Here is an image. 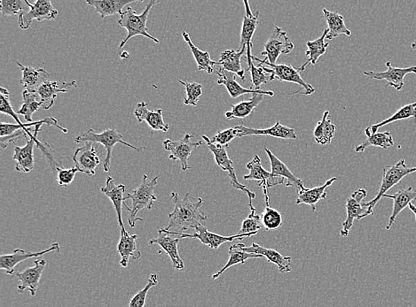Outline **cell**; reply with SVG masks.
Masks as SVG:
<instances>
[{
	"instance_id": "d6a6232c",
	"label": "cell",
	"mask_w": 416,
	"mask_h": 307,
	"mask_svg": "<svg viewBox=\"0 0 416 307\" xmlns=\"http://www.w3.org/2000/svg\"><path fill=\"white\" fill-rule=\"evenodd\" d=\"M246 14L242 21L241 31V44L239 49L247 48V46H252V39H253L255 31H256L258 24H260V12L256 15L252 14L248 2L244 0Z\"/></svg>"
},
{
	"instance_id": "7a4b0ae2",
	"label": "cell",
	"mask_w": 416,
	"mask_h": 307,
	"mask_svg": "<svg viewBox=\"0 0 416 307\" xmlns=\"http://www.w3.org/2000/svg\"><path fill=\"white\" fill-rule=\"evenodd\" d=\"M159 176L154 177L151 181L147 178V175H144L143 182L137 189H135L132 193H128L125 198V202L132 201V205L130 210V216L128 218V223L132 227L136 226L138 221H143V218L137 217L138 212L147 209L151 210L153 205L157 201L156 195L154 194L157 183H159Z\"/></svg>"
},
{
	"instance_id": "74e56055",
	"label": "cell",
	"mask_w": 416,
	"mask_h": 307,
	"mask_svg": "<svg viewBox=\"0 0 416 307\" xmlns=\"http://www.w3.org/2000/svg\"><path fill=\"white\" fill-rule=\"evenodd\" d=\"M409 119H415L416 121V102L406 104V106H402L401 109L397 111V112L394 113L393 115L390 116V118L383 120V121L377 123V124L368 127V128L365 129V135H367V137H370V136L376 134L378 129L382 128L383 126L396 122L405 121V120Z\"/></svg>"
},
{
	"instance_id": "b9f144b4",
	"label": "cell",
	"mask_w": 416,
	"mask_h": 307,
	"mask_svg": "<svg viewBox=\"0 0 416 307\" xmlns=\"http://www.w3.org/2000/svg\"><path fill=\"white\" fill-rule=\"evenodd\" d=\"M329 111H326L324 113L323 120L317 123L316 128L314 129V136L315 141L320 145H330L336 131V125H334L329 121Z\"/></svg>"
},
{
	"instance_id": "9f6ffc18",
	"label": "cell",
	"mask_w": 416,
	"mask_h": 307,
	"mask_svg": "<svg viewBox=\"0 0 416 307\" xmlns=\"http://www.w3.org/2000/svg\"><path fill=\"white\" fill-rule=\"evenodd\" d=\"M412 49L416 50V42L412 44Z\"/></svg>"
},
{
	"instance_id": "4fadbf2b",
	"label": "cell",
	"mask_w": 416,
	"mask_h": 307,
	"mask_svg": "<svg viewBox=\"0 0 416 307\" xmlns=\"http://www.w3.org/2000/svg\"><path fill=\"white\" fill-rule=\"evenodd\" d=\"M387 71L374 72L365 71L364 75L371 79L376 80L387 81V87H393L397 91L402 90L405 86L404 79L409 74H416V66H409V68H394L390 62L386 63Z\"/></svg>"
},
{
	"instance_id": "7c38bea8",
	"label": "cell",
	"mask_w": 416,
	"mask_h": 307,
	"mask_svg": "<svg viewBox=\"0 0 416 307\" xmlns=\"http://www.w3.org/2000/svg\"><path fill=\"white\" fill-rule=\"evenodd\" d=\"M30 11L19 17V26L21 30H26L31 24L37 21H51L58 17V10L53 6L51 1L47 0H37L34 4L27 1Z\"/></svg>"
},
{
	"instance_id": "681fc988",
	"label": "cell",
	"mask_w": 416,
	"mask_h": 307,
	"mask_svg": "<svg viewBox=\"0 0 416 307\" xmlns=\"http://www.w3.org/2000/svg\"><path fill=\"white\" fill-rule=\"evenodd\" d=\"M157 283H159L157 275L154 274L151 275L147 286H145L143 290L138 291L136 295H134V297H132L130 300V303H129V307H145L147 293L150 292L151 288L156 286Z\"/></svg>"
},
{
	"instance_id": "9c48e42d",
	"label": "cell",
	"mask_w": 416,
	"mask_h": 307,
	"mask_svg": "<svg viewBox=\"0 0 416 307\" xmlns=\"http://www.w3.org/2000/svg\"><path fill=\"white\" fill-rule=\"evenodd\" d=\"M163 231L167 234H169V235L179 236L181 239H198L201 243H204V245L209 246L210 248L214 250L219 249L224 243L235 241L236 239L242 240L244 237H251L257 235V234L251 233L245 234V235H239V234H236V235L234 236H225L219 235V234L210 232V231L208 230L207 227H204L203 224H200L199 226L197 227L195 233L193 234V235H190V234L176 232V231L167 230L166 229H163Z\"/></svg>"
},
{
	"instance_id": "f5cc1de1",
	"label": "cell",
	"mask_w": 416,
	"mask_h": 307,
	"mask_svg": "<svg viewBox=\"0 0 416 307\" xmlns=\"http://www.w3.org/2000/svg\"><path fill=\"white\" fill-rule=\"evenodd\" d=\"M408 207H409V209H410V210L413 212V213H414V214L415 215V221H416V205L411 203L410 205H409Z\"/></svg>"
},
{
	"instance_id": "5b68a950",
	"label": "cell",
	"mask_w": 416,
	"mask_h": 307,
	"mask_svg": "<svg viewBox=\"0 0 416 307\" xmlns=\"http://www.w3.org/2000/svg\"><path fill=\"white\" fill-rule=\"evenodd\" d=\"M413 173H416V167H408L406 166L404 159L400 160L398 163L393 165V166L384 167L379 192L372 201L364 202L365 205L374 209L378 202L381 201V198H383V196L386 194L387 192H389L394 186L399 185L406 176Z\"/></svg>"
},
{
	"instance_id": "7bdbcfd3",
	"label": "cell",
	"mask_w": 416,
	"mask_h": 307,
	"mask_svg": "<svg viewBox=\"0 0 416 307\" xmlns=\"http://www.w3.org/2000/svg\"><path fill=\"white\" fill-rule=\"evenodd\" d=\"M264 201H266V209L261 215V223L266 230H275L283 225L282 214L270 205L269 195H268L266 187H262Z\"/></svg>"
},
{
	"instance_id": "8d00e7d4",
	"label": "cell",
	"mask_w": 416,
	"mask_h": 307,
	"mask_svg": "<svg viewBox=\"0 0 416 307\" xmlns=\"http://www.w3.org/2000/svg\"><path fill=\"white\" fill-rule=\"evenodd\" d=\"M327 33H329V30L326 28V30H324L323 34L321 35V37H319V39L314 41H308L307 43L308 50H307V53H305V55L308 57V59L300 66V68H298L300 72H304L305 68H307L309 64H316L320 57L325 55L327 47L329 46V44L326 43L325 41Z\"/></svg>"
},
{
	"instance_id": "7402d4cb",
	"label": "cell",
	"mask_w": 416,
	"mask_h": 307,
	"mask_svg": "<svg viewBox=\"0 0 416 307\" xmlns=\"http://www.w3.org/2000/svg\"><path fill=\"white\" fill-rule=\"evenodd\" d=\"M244 251L248 253H253L263 256L267 259L268 262L275 264L282 274L289 273L292 270V258L287 257L280 254L279 252L273 249L264 248V247L257 245L256 243H252L250 247L244 245Z\"/></svg>"
},
{
	"instance_id": "f546056e",
	"label": "cell",
	"mask_w": 416,
	"mask_h": 307,
	"mask_svg": "<svg viewBox=\"0 0 416 307\" xmlns=\"http://www.w3.org/2000/svg\"><path fill=\"white\" fill-rule=\"evenodd\" d=\"M100 191L111 201L113 205H114L116 215H118L120 229L125 227L124 223H123L122 207L125 203L124 194L125 192V185H116L115 180L111 176H109L106 180V185L102 187Z\"/></svg>"
},
{
	"instance_id": "277c9868",
	"label": "cell",
	"mask_w": 416,
	"mask_h": 307,
	"mask_svg": "<svg viewBox=\"0 0 416 307\" xmlns=\"http://www.w3.org/2000/svg\"><path fill=\"white\" fill-rule=\"evenodd\" d=\"M159 3V1H156V0H151L149 4L147 5L146 9L141 15H138L136 11H134L131 6H128V8L120 15L118 24L120 26L125 28L128 34L120 44L119 50H121L132 37L136 36H143L154 41V43H160L159 39L147 32V18H149L151 9Z\"/></svg>"
},
{
	"instance_id": "f1b7e54d",
	"label": "cell",
	"mask_w": 416,
	"mask_h": 307,
	"mask_svg": "<svg viewBox=\"0 0 416 307\" xmlns=\"http://www.w3.org/2000/svg\"><path fill=\"white\" fill-rule=\"evenodd\" d=\"M383 198H390L393 201L392 215L390 216L389 223H388L386 227V230H390L392 229L393 224L395 223L399 214L406 207H409L412 201H416V189H413V187H408V188L400 189L395 194H386Z\"/></svg>"
},
{
	"instance_id": "836d02e7",
	"label": "cell",
	"mask_w": 416,
	"mask_h": 307,
	"mask_svg": "<svg viewBox=\"0 0 416 307\" xmlns=\"http://www.w3.org/2000/svg\"><path fill=\"white\" fill-rule=\"evenodd\" d=\"M134 2L137 0H87V4L96 8L103 19L116 14L121 15L124 12L123 8Z\"/></svg>"
},
{
	"instance_id": "f907efd6",
	"label": "cell",
	"mask_w": 416,
	"mask_h": 307,
	"mask_svg": "<svg viewBox=\"0 0 416 307\" xmlns=\"http://www.w3.org/2000/svg\"><path fill=\"white\" fill-rule=\"evenodd\" d=\"M235 138H238V132L237 129H236V127H234V128L217 132L212 139H211V142H212L213 144L222 145V147L228 148L229 144L231 143Z\"/></svg>"
},
{
	"instance_id": "5bb4252c",
	"label": "cell",
	"mask_w": 416,
	"mask_h": 307,
	"mask_svg": "<svg viewBox=\"0 0 416 307\" xmlns=\"http://www.w3.org/2000/svg\"><path fill=\"white\" fill-rule=\"evenodd\" d=\"M41 126H37L36 132L33 137L25 138L27 139V144L23 147L15 145V154L12 160L17 161L15 169L20 173H30L34 169V147L35 145H39V141L37 140V134L41 131Z\"/></svg>"
},
{
	"instance_id": "e575fe53",
	"label": "cell",
	"mask_w": 416,
	"mask_h": 307,
	"mask_svg": "<svg viewBox=\"0 0 416 307\" xmlns=\"http://www.w3.org/2000/svg\"><path fill=\"white\" fill-rule=\"evenodd\" d=\"M323 12L326 19L327 30H329L326 37L327 40H332L341 35H345L346 37L351 36L352 31L346 26L345 17L342 15L331 12L326 8H323Z\"/></svg>"
},
{
	"instance_id": "ab89813d",
	"label": "cell",
	"mask_w": 416,
	"mask_h": 307,
	"mask_svg": "<svg viewBox=\"0 0 416 307\" xmlns=\"http://www.w3.org/2000/svg\"><path fill=\"white\" fill-rule=\"evenodd\" d=\"M182 36L183 39L188 43V46L190 47L191 52L193 53L195 62H197L198 71H206L208 74H212L213 72H216L214 66L217 65V62L211 59L210 53L203 52V50L195 46L194 43L192 42L190 36L186 31H183Z\"/></svg>"
},
{
	"instance_id": "60d3db41",
	"label": "cell",
	"mask_w": 416,
	"mask_h": 307,
	"mask_svg": "<svg viewBox=\"0 0 416 307\" xmlns=\"http://www.w3.org/2000/svg\"><path fill=\"white\" fill-rule=\"evenodd\" d=\"M251 49L252 46H247V50H246L245 59L248 63V68L246 71H250L251 73V82L253 84L255 90H260L261 85L268 84V82L273 81L274 79L272 75L264 71L263 66H256L254 65Z\"/></svg>"
},
{
	"instance_id": "7dc6e473",
	"label": "cell",
	"mask_w": 416,
	"mask_h": 307,
	"mask_svg": "<svg viewBox=\"0 0 416 307\" xmlns=\"http://www.w3.org/2000/svg\"><path fill=\"white\" fill-rule=\"evenodd\" d=\"M0 10L6 17H14L15 15L20 17L30 8L27 0H0Z\"/></svg>"
},
{
	"instance_id": "c3c4849f",
	"label": "cell",
	"mask_w": 416,
	"mask_h": 307,
	"mask_svg": "<svg viewBox=\"0 0 416 307\" xmlns=\"http://www.w3.org/2000/svg\"><path fill=\"white\" fill-rule=\"evenodd\" d=\"M179 84L185 87L187 91V97L184 100L186 106H197L200 97L203 95V85L197 82H188L182 80L179 81Z\"/></svg>"
},
{
	"instance_id": "8fae6325",
	"label": "cell",
	"mask_w": 416,
	"mask_h": 307,
	"mask_svg": "<svg viewBox=\"0 0 416 307\" xmlns=\"http://www.w3.org/2000/svg\"><path fill=\"white\" fill-rule=\"evenodd\" d=\"M195 134H186L181 140L173 141L166 139L163 141V147L165 151H169V159L172 160H179L181 164L182 171L189 169L188 158L190 157L195 149L201 147L203 142H192V138Z\"/></svg>"
},
{
	"instance_id": "816d5d0a",
	"label": "cell",
	"mask_w": 416,
	"mask_h": 307,
	"mask_svg": "<svg viewBox=\"0 0 416 307\" xmlns=\"http://www.w3.org/2000/svg\"><path fill=\"white\" fill-rule=\"evenodd\" d=\"M57 172V180L60 186L68 187L74 181L75 174L80 172L77 167H71V169H64L62 166H58L55 169Z\"/></svg>"
},
{
	"instance_id": "1f68e13d",
	"label": "cell",
	"mask_w": 416,
	"mask_h": 307,
	"mask_svg": "<svg viewBox=\"0 0 416 307\" xmlns=\"http://www.w3.org/2000/svg\"><path fill=\"white\" fill-rule=\"evenodd\" d=\"M337 182L336 177H333L324 183L323 185L314 187L311 189H305V191L298 192L297 205L305 204L310 205L313 208V212L316 211V204L321 199L327 198L326 189L329 187L332 186L334 183Z\"/></svg>"
},
{
	"instance_id": "db71d44e",
	"label": "cell",
	"mask_w": 416,
	"mask_h": 307,
	"mask_svg": "<svg viewBox=\"0 0 416 307\" xmlns=\"http://www.w3.org/2000/svg\"><path fill=\"white\" fill-rule=\"evenodd\" d=\"M0 93L1 94H6V95H10V93H9V91L8 90H6V89L5 88H0Z\"/></svg>"
},
{
	"instance_id": "30bf717a",
	"label": "cell",
	"mask_w": 416,
	"mask_h": 307,
	"mask_svg": "<svg viewBox=\"0 0 416 307\" xmlns=\"http://www.w3.org/2000/svg\"><path fill=\"white\" fill-rule=\"evenodd\" d=\"M264 52L261 55L266 57V61L271 64H276L277 59L282 55H289L295 48L294 44L282 28L276 27L269 39L264 44Z\"/></svg>"
},
{
	"instance_id": "2e32d148",
	"label": "cell",
	"mask_w": 416,
	"mask_h": 307,
	"mask_svg": "<svg viewBox=\"0 0 416 307\" xmlns=\"http://www.w3.org/2000/svg\"><path fill=\"white\" fill-rule=\"evenodd\" d=\"M60 251H61V247H60L59 243H53L50 248L42 252H26L24 249H15L12 254H4L0 257V268L5 270L6 274L11 275L14 274L15 267L21 262L31 258L39 257V256L45 255L46 253L60 252Z\"/></svg>"
},
{
	"instance_id": "ee69618b",
	"label": "cell",
	"mask_w": 416,
	"mask_h": 307,
	"mask_svg": "<svg viewBox=\"0 0 416 307\" xmlns=\"http://www.w3.org/2000/svg\"><path fill=\"white\" fill-rule=\"evenodd\" d=\"M394 145V140L392 133L389 131L377 132L376 134L368 137L367 140L364 141L361 145H358L355 148L356 153H362L367 150L368 147H380L388 150L390 147Z\"/></svg>"
},
{
	"instance_id": "d590c367",
	"label": "cell",
	"mask_w": 416,
	"mask_h": 307,
	"mask_svg": "<svg viewBox=\"0 0 416 307\" xmlns=\"http://www.w3.org/2000/svg\"><path fill=\"white\" fill-rule=\"evenodd\" d=\"M244 243H239L229 247V259L228 263L222 269H220L217 273L212 275V280H216L219 277H221L233 266L244 264L250 259L263 258V256L244 252V249H242L244 248Z\"/></svg>"
},
{
	"instance_id": "d6986e66",
	"label": "cell",
	"mask_w": 416,
	"mask_h": 307,
	"mask_svg": "<svg viewBox=\"0 0 416 307\" xmlns=\"http://www.w3.org/2000/svg\"><path fill=\"white\" fill-rule=\"evenodd\" d=\"M77 88L78 82L75 81L69 82H59L56 81H47L41 85L37 94L40 97V102L45 110L51 109L55 102L58 93H69V88Z\"/></svg>"
},
{
	"instance_id": "603a6c76",
	"label": "cell",
	"mask_w": 416,
	"mask_h": 307,
	"mask_svg": "<svg viewBox=\"0 0 416 307\" xmlns=\"http://www.w3.org/2000/svg\"><path fill=\"white\" fill-rule=\"evenodd\" d=\"M264 151H266L267 156L269 158L271 169H272V172L271 173L274 176L287 179L286 186L295 188L298 192L305 191L307 188H305L304 183L291 172L285 163H283L282 160L278 159L269 149L264 148Z\"/></svg>"
},
{
	"instance_id": "52a82bcc",
	"label": "cell",
	"mask_w": 416,
	"mask_h": 307,
	"mask_svg": "<svg viewBox=\"0 0 416 307\" xmlns=\"http://www.w3.org/2000/svg\"><path fill=\"white\" fill-rule=\"evenodd\" d=\"M252 59L260 63L263 66L264 71L268 74L272 75L274 80H279L286 82H293L301 85L302 89H305V95H311L315 93V89L310 84L301 77L300 71L299 68H296L291 65H287L284 63L282 64H271L266 59H258L257 57L252 55Z\"/></svg>"
},
{
	"instance_id": "8992f818",
	"label": "cell",
	"mask_w": 416,
	"mask_h": 307,
	"mask_svg": "<svg viewBox=\"0 0 416 307\" xmlns=\"http://www.w3.org/2000/svg\"><path fill=\"white\" fill-rule=\"evenodd\" d=\"M368 196V192L365 189H359L352 193L351 197L346 201V212L347 217L343 223V229L341 236L347 237L350 235L354 221H361L364 218L370 216L374 214V209L368 207L363 203V201Z\"/></svg>"
},
{
	"instance_id": "f35d334b",
	"label": "cell",
	"mask_w": 416,
	"mask_h": 307,
	"mask_svg": "<svg viewBox=\"0 0 416 307\" xmlns=\"http://www.w3.org/2000/svg\"><path fill=\"white\" fill-rule=\"evenodd\" d=\"M217 75H219V80L217 84L224 85L228 90L230 96L232 99H238L239 97L242 96L245 94H254L260 93L262 90H255L254 88L246 89L242 87L239 84V82L235 80V75H228L226 74L225 71L220 68L219 71H216Z\"/></svg>"
},
{
	"instance_id": "3957f363",
	"label": "cell",
	"mask_w": 416,
	"mask_h": 307,
	"mask_svg": "<svg viewBox=\"0 0 416 307\" xmlns=\"http://www.w3.org/2000/svg\"><path fill=\"white\" fill-rule=\"evenodd\" d=\"M75 142L78 144L98 143L102 145L107 151V156L103 162V169L105 172H109L110 167H111L112 150L116 144L126 145V147L134 149L138 153L146 149L145 147H136L134 145L128 144L127 142L124 141L123 135L116 131L115 129H108L102 133H96L93 129H89L84 134L75 138Z\"/></svg>"
},
{
	"instance_id": "4316f807",
	"label": "cell",
	"mask_w": 416,
	"mask_h": 307,
	"mask_svg": "<svg viewBox=\"0 0 416 307\" xmlns=\"http://www.w3.org/2000/svg\"><path fill=\"white\" fill-rule=\"evenodd\" d=\"M43 124H46L47 126H53L55 127V128L61 129L62 132L68 133L67 129L62 128V126L58 124L57 120L53 118V117H50V118L40 120V121L27 122L25 123V124H24V123L12 124V123L2 122L1 125H0V137H10V136L15 134V132L19 131H24L29 133L30 136H33L34 135V133L36 132L37 126Z\"/></svg>"
},
{
	"instance_id": "ac0fdd59",
	"label": "cell",
	"mask_w": 416,
	"mask_h": 307,
	"mask_svg": "<svg viewBox=\"0 0 416 307\" xmlns=\"http://www.w3.org/2000/svg\"><path fill=\"white\" fill-rule=\"evenodd\" d=\"M159 235L157 239H151L150 245H159L169 256L172 262V267L178 271H183L185 269L184 262H183L179 253V242L181 239L179 236L169 235L163 231V229H159Z\"/></svg>"
},
{
	"instance_id": "4dcf8cb0",
	"label": "cell",
	"mask_w": 416,
	"mask_h": 307,
	"mask_svg": "<svg viewBox=\"0 0 416 307\" xmlns=\"http://www.w3.org/2000/svg\"><path fill=\"white\" fill-rule=\"evenodd\" d=\"M247 48L235 50H226L220 55L219 61L217 62V65L224 71L234 73V75H237L242 80L245 79V72L242 68V59L246 53Z\"/></svg>"
},
{
	"instance_id": "11a10c76",
	"label": "cell",
	"mask_w": 416,
	"mask_h": 307,
	"mask_svg": "<svg viewBox=\"0 0 416 307\" xmlns=\"http://www.w3.org/2000/svg\"><path fill=\"white\" fill-rule=\"evenodd\" d=\"M129 55H129L128 52H124V53H121V55H120V56H121L122 59H127V58H129Z\"/></svg>"
},
{
	"instance_id": "44dd1931",
	"label": "cell",
	"mask_w": 416,
	"mask_h": 307,
	"mask_svg": "<svg viewBox=\"0 0 416 307\" xmlns=\"http://www.w3.org/2000/svg\"><path fill=\"white\" fill-rule=\"evenodd\" d=\"M238 132V138L248 137V136H269L282 139H297V133L294 129L283 126L282 123L277 121L274 126L264 129L248 128L244 125L236 126Z\"/></svg>"
},
{
	"instance_id": "d4e9b609",
	"label": "cell",
	"mask_w": 416,
	"mask_h": 307,
	"mask_svg": "<svg viewBox=\"0 0 416 307\" xmlns=\"http://www.w3.org/2000/svg\"><path fill=\"white\" fill-rule=\"evenodd\" d=\"M274 93L272 91H261L260 93L252 94L251 99L248 101H242L236 104H232L231 111L226 113V118L232 119H245L246 117L251 115L254 110L262 102L264 96L273 97Z\"/></svg>"
},
{
	"instance_id": "f6af8a7d",
	"label": "cell",
	"mask_w": 416,
	"mask_h": 307,
	"mask_svg": "<svg viewBox=\"0 0 416 307\" xmlns=\"http://www.w3.org/2000/svg\"><path fill=\"white\" fill-rule=\"evenodd\" d=\"M23 104L17 111V115H24L27 122H33V113L42 107V104L37 100V93H30L26 90L23 93Z\"/></svg>"
},
{
	"instance_id": "83f0119b",
	"label": "cell",
	"mask_w": 416,
	"mask_h": 307,
	"mask_svg": "<svg viewBox=\"0 0 416 307\" xmlns=\"http://www.w3.org/2000/svg\"><path fill=\"white\" fill-rule=\"evenodd\" d=\"M120 234H121V236H120L118 245V252L121 257L120 266L126 268L128 266L129 259L132 258L137 261L141 258V252L138 251L136 243L138 236V235H131L126 231L125 227H121Z\"/></svg>"
},
{
	"instance_id": "bcb514c9",
	"label": "cell",
	"mask_w": 416,
	"mask_h": 307,
	"mask_svg": "<svg viewBox=\"0 0 416 307\" xmlns=\"http://www.w3.org/2000/svg\"><path fill=\"white\" fill-rule=\"evenodd\" d=\"M248 207L251 209V214L244 221L239 230V235H245V234L257 233L262 229V223H261V216L257 214L256 209L253 207L252 201L248 202Z\"/></svg>"
},
{
	"instance_id": "cb8c5ba5",
	"label": "cell",
	"mask_w": 416,
	"mask_h": 307,
	"mask_svg": "<svg viewBox=\"0 0 416 307\" xmlns=\"http://www.w3.org/2000/svg\"><path fill=\"white\" fill-rule=\"evenodd\" d=\"M134 115L138 123L146 122L154 131L167 132L169 131L170 125L163 121V110H149L147 103L144 101H141L137 104Z\"/></svg>"
},
{
	"instance_id": "9a60e30c",
	"label": "cell",
	"mask_w": 416,
	"mask_h": 307,
	"mask_svg": "<svg viewBox=\"0 0 416 307\" xmlns=\"http://www.w3.org/2000/svg\"><path fill=\"white\" fill-rule=\"evenodd\" d=\"M73 160L80 173L96 176V169L100 164V158L93 143H86L83 147L75 150Z\"/></svg>"
},
{
	"instance_id": "ba28073f",
	"label": "cell",
	"mask_w": 416,
	"mask_h": 307,
	"mask_svg": "<svg viewBox=\"0 0 416 307\" xmlns=\"http://www.w3.org/2000/svg\"><path fill=\"white\" fill-rule=\"evenodd\" d=\"M203 139L204 142H206L207 147H209L211 153L213 154L214 159H215L217 166L223 171L228 172L233 187L236 189H239V191L245 192L246 194L248 195V201H252V199L256 198V194H255L254 192L250 191L247 187L242 185V183L238 181L237 176H236L235 170L234 162L230 159L228 151H226L228 147L213 144L212 142H211V139L206 137V136H203Z\"/></svg>"
},
{
	"instance_id": "484cf974",
	"label": "cell",
	"mask_w": 416,
	"mask_h": 307,
	"mask_svg": "<svg viewBox=\"0 0 416 307\" xmlns=\"http://www.w3.org/2000/svg\"><path fill=\"white\" fill-rule=\"evenodd\" d=\"M17 64L19 68L23 71V78L20 81L21 84L25 88V90L30 93H37L41 85L50 80L51 75L46 69L24 66L20 62H17Z\"/></svg>"
},
{
	"instance_id": "e0dca14e",
	"label": "cell",
	"mask_w": 416,
	"mask_h": 307,
	"mask_svg": "<svg viewBox=\"0 0 416 307\" xmlns=\"http://www.w3.org/2000/svg\"><path fill=\"white\" fill-rule=\"evenodd\" d=\"M46 266V261L45 259H37L34 261V267L26 268L23 272H19L17 277L21 281V284L18 286V292L23 293L25 290H29L31 296H36L41 277L45 270Z\"/></svg>"
},
{
	"instance_id": "ffe728a7",
	"label": "cell",
	"mask_w": 416,
	"mask_h": 307,
	"mask_svg": "<svg viewBox=\"0 0 416 307\" xmlns=\"http://www.w3.org/2000/svg\"><path fill=\"white\" fill-rule=\"evenodd\" d=\"M247 169L250 170V174L244 176V180H254L258 182V185L272 188L273 186L283 185L285 182L284 178L274 176L272 173L267 172L261 164V159L258 155L254 157V159L247 164Z\"/></svg>"
},
{
	"instance_id": "6da1fadb",
	"label": "cell",
	"mask_w": 416,
	"mask_h": 307,
	"mask_svg": "<svg viewBox=\"0 0 416 307\" xmlns=\"http://www.w3.org/2000/svg\"><path fill=\"white\" fill-rule=\"evenodd\" d=\"M171 198L174 204V210L169 214L167 230H176V232L185 233L186 230L197 229L201 221L208 220L207 215L200 211L204 203L203 198L191 199L190 193L181 198L176 192L172 193Z\"/></svg>"
}]
</instances>
